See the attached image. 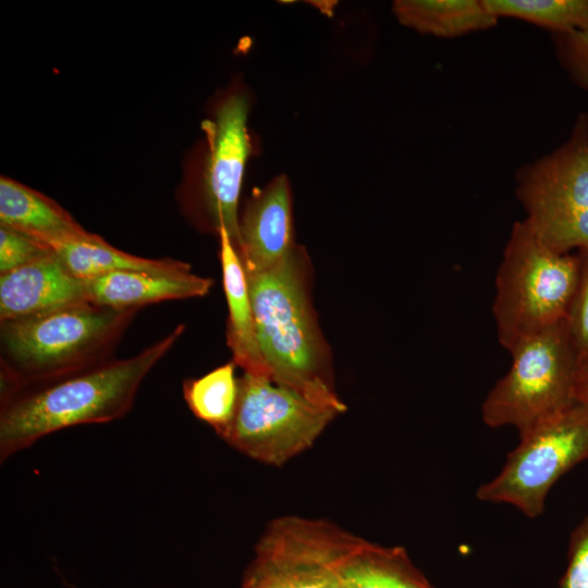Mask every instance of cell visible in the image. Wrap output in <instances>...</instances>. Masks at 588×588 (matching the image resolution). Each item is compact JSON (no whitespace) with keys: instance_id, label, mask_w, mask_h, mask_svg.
I'll use <instances>...</instances> for the list:
<instances>
[{"instance_id":"21","label":"cell","mask_w":588,"mask_h":588,"mask_svg":"<svg viewBox=\"0 0 588 588\" xmlns=\"http://www.w3.org/2000/svg\"><path fill=\"white\" fill-rule=\"evenodd\" d=\"M579 257V278L566 317L569 338L578 364L588 359V248L577 252Z\"/></svg>"},{"instance_id":"20","label":"cell","mask_w":588,"mask_h":588,"mask_svg":"<svg viewBox=\"0 0 588 588\" xmlns=\"http://www.w3.org/2000/svg\"><path fill=\"white\" fill-rule=\"evenodd\" d=\"M498 19L522 20L553 36L588 32V0H483Z\"/></svg>"},{"instance_id":"4","label":"cell","mask_w":588,"mask_h":588,"mask_svg":"<svg viewBox=\"0 0 588 588\" xmlns=\"http://www.w3.org/2000/svg\"><path fill=\"white\" fill-rule=\"evenodd\" d=\"M579 257L547 246L515 221L495 278L492 306L500 344L517 342L566 319L579 278Z\"/></svg>"},{"instance_id":"22","label":"cell","mask_w":588,"mask_h":588,"mask_svg":"<svg viewBox=\"0 0 588 588\" xmlns=\"http://www.w3.org/2000/svg\"><path fill=\"white\" fill-rule=\"evenodd\" d=\"M53 249L20 231L0 225V274L12 271L37 259Z\"/></svg>"},{"instance_id":"2","label":"cell","mask_w":588,"mask_h":588,"mask_svg":"<svg viewBox=\"0 0 588 588\" xmlns=\"http://www.w3.org/2000/svg\"><path fill=\"white\" fill-rule=\"evenodd\" d=\"M262 358L273 383L341 414L332 355L313 304L314 269L297 244L272 268L246 274Z\"/></svg>"},{"instance_id":"7","label":"cell","mask_w":588,"mask_h":588,"mask_svg":"<svg viewBox=\"0 0 588 588\" xmlns=\"http://www.w3.org/2000/svg\"><path fill=\"white\" fill-rule=\"evenodd\" d=\"M339 414L267 378L244 372L234 416L218 436L257 462L282 465L309 449Z\"/></svg>"},{"instance_id":"12","label":"cell","mask_w":588,"mask_h":588,"mask_svg":"<svg viewBox=\"0 0 588 588\" xmlns=\"http://www.w3.org/2000/svg\"><path fill=\"white\" fill-rule=\"evenodd\" d=\"M84 302L86 280L72 275L54 252L0 274V321Z\"/></svg>"},{"instance_id":"6","label":"cell","mask_w":588,"mask_h":588,"mask_svg":"<svg viewBox=\"0 0 588 588\" xmlns=\"http://www.w3.org/2000/svg\"><path fill=\"white\" fill-rule=\"evenodd\" d=\"M515 193L538 237L567 254L588 248V113L555 149L523 166Z\"/></svg>"},{"instance_id":"3","label":"cell","mask_w":588,"mask_h":588,"mask_svg":"<svg viewBox=\"0 0 588 588\" xmlns=\"http://www.w3.org/2000/svg\"><path fill=\"white\" fill-rule=\"evenodd\" d=\"M138 310L84 302L0 321V399L111 359Z\"/></svg>"},{"instance_id":"14","label":"cell","mask_w":588,"mask_h":588,"mask_svg":"<svg viewBox=\"0 0 588 588\" xmlns=\"http://www.w3.org/2000/svg\"><path fill=\"white\" fill-rule=\"evenodd\" d=\"M222 283L229 309L226 343L232 360L244 372L269 380L270 372L262 358L247 275L242 259L228 231L219 233Z\"/></svg>"},{"instance_id":"10","label":"cell","mask_w":588,"mask_h":588,"mask_svg":"<svg viewBox=\"0 0 588 588\" xmlns=\"http://www.w3.org/2000/svg\"><path fill=\"white\" fill-rule=\"evenodd\" d=\"M249 93L230 88L215 102L201 123L205 134L203 169L187 209L196 224L218 236L224 228L237 250L240 196L247 161L253 152L248 130Z\"/></svg>"},{"instance_id":"24","label":"cell","mask_w":588,"mask_h":588,"mask_svg":"<svg viewBox=\"0 0 588 588\" xmlns=\"http://www.w3.org/2000/svg\"><path fill=\"white\" fill-rule=\"evenodd\" d=\"M559 588H588V515L571 534L567 566Z\"/></svg>"},{"instance_id":"25","label":"cell","mask_w":588,"mask_h":588,"mask_svg":"<svg viewBox=\"0 0 588 588\" xmlns=\"http://www.w3.org/2000/svg\"><path fill=\"white\" fill-rule=\"evenodd\" d=\"M575 400L588 406V359L580 362L577 368Z\"/></svg>"},{"instance_id":"13","label":"cell","mask_w":588,"mask_h":588,"mask_svg":"<svg viewBox=\"0 0 588 588\" xmlns=\"http://www.w3.org/2000/svg\"><path fill=\"white\" fill-rule=\"evenodd\" d=\"M210 278L186 273L119 271L86 280L88 302L114 309H140L164 301L206 296Z\"/></svg>"},{"instance_id":"16","label":"cell","mask_w":588,"mask_h":588,"mask_svg":"<svg viewBox=\"0 0 588 588\" xmlns=\"http://www.w3.org/2000/svg\"><path fill=\"white\" fill-rule=\"evenodd\" d=\"M392 12L403 26L438 38L488 30L500 20L483 0H396Z\"/></svg>"},{"instance_id":"11","label":"cell","mask_w":588,"mask_h":588,"mask_svg":"<svg viewBox=\"0 0 588 588\" xmlns=\"http://www.w3.org/2000/svg\"><path fill=\"white\" fill-rule=\"evenodd\" d=\"M296 245L291 184L280 174L255 188L240 209L237 253L253 274L278 265Z\"/></svg>"},{"instance_id":"15","label":"cell","mask_w":588,"mask_h":588,"mask_svg":"<svg viewBox=\"0 0 588 588\" xmlns=\"http://www.w3.org/2000/svg\"><path fill=\"white\" fill-rule=\"evenodd\" d=\"M0 225L25 233L50 247L90 234L57 201L3 175L0 177Z\"/></svg>"},{"instance_id":"9","label":"cell","mask_w":588,"mask_h":588,"mask_svg":"<svg viewBox=\"0 0 588 588\" xmlns=\"http://www.w3.org/2000/svg\"><path fill=\"white\" fill-rule=\"evenodd\" d=\"M366 540L333 523L299 516L271 522L241 588H341V571Z\"/></svg>"},{"instance_id":"17","label":"cell","mask_w":588,"mask_h":588,"mask_svg":"<svg viewBox=\"0 0 588 588\" xmlns=\"http://www.w3.org/2000/svg\"><path fill=\"white\" fill-rule=\"evenodd\" d=\"M66 270L82 280L119 271L151 273L191 272L189 264L173 258H145L125 253L101 236H88L56 244L51 247Z\"/></svg>"},{"instance_id":"18","label":"cell","mask_w":588,"mask_h":588,"mask_svg":"<svg viewBox=\"0 0 588 588\" xmlns=\"http://www.w3.org/2000/svg\"><path fill=\"white\" fill-rule=\"evenodd\" d=\"M340 581L341 588H434L404 548L367 540L344 564Z\"/></svg>"},{"instance_id":"8","label":"cell","mask_w":588,"mask_h":588,"mask_svg":"<svg viewBox=\"0 0 588 588\" xmlns=\"http://www.w3.org/2000/svg\"><path fill=\"white\" fill-rule=\"evenodd\" d=\"M501 471L481 485L479 500L506 503L534 518L544 511L554 483L588 460V406L574 403L519 434Z\"/></svg>"},{"instance_id":"5","label":"cell","mask_w":588,"mask_h":588,"mask_svg":"<svg viewBox=\"0 0 588 588\" xmlns=\"http://www.w3.org/2000/svg\"><path fill=\"white\" fill-rule=\"evenodd\" d=\"M512 364L481 405L491 428L513 426L522 434L576 403L578 359L566 319L517 342Z\"/></svg>"},{"instance_id":"1","label":"cell","mask_w":588,"mask_h":588,"mask_svg":"<svg viewBox=\"0 0 588 588\" xmlns=\"http://www.w3.org/2000/svg\"><path fill=\"white\" fill-rule=\"evenodd\" d=\"M184 331L180 323L133 356L111 358L0 399V461L61 429L125 416L146 376Z\"/></svg>"},{"instance_id":"23","label":"cell","mask_w":588,"mask_h":588,"mask_svg":"<svg viewBox=\"0 0 588 588\" xmlns=\"http://www.w3.org/2000/svg\"><path fill=\"white\" fill-rule=\"evenodd\" d=\"M555 57L573 84L588 93V32L553 36Z\"/></svg>"},{"instance_id":"19","label":"cell","mask_w":588,"mask_h":588,"mask_svg":"<svg viewBox=\"0 0 588 588\" xmlns=\"http://www.w3.org/2000/svg\"><path fill=\"white\" fill-rule=\"evenodd\" d=\"M233 360L209 371L187 379L183 383V396L191 412L212 427L217 434L231 422L238 399V378Z\"/></svg>"}]
</instances>
